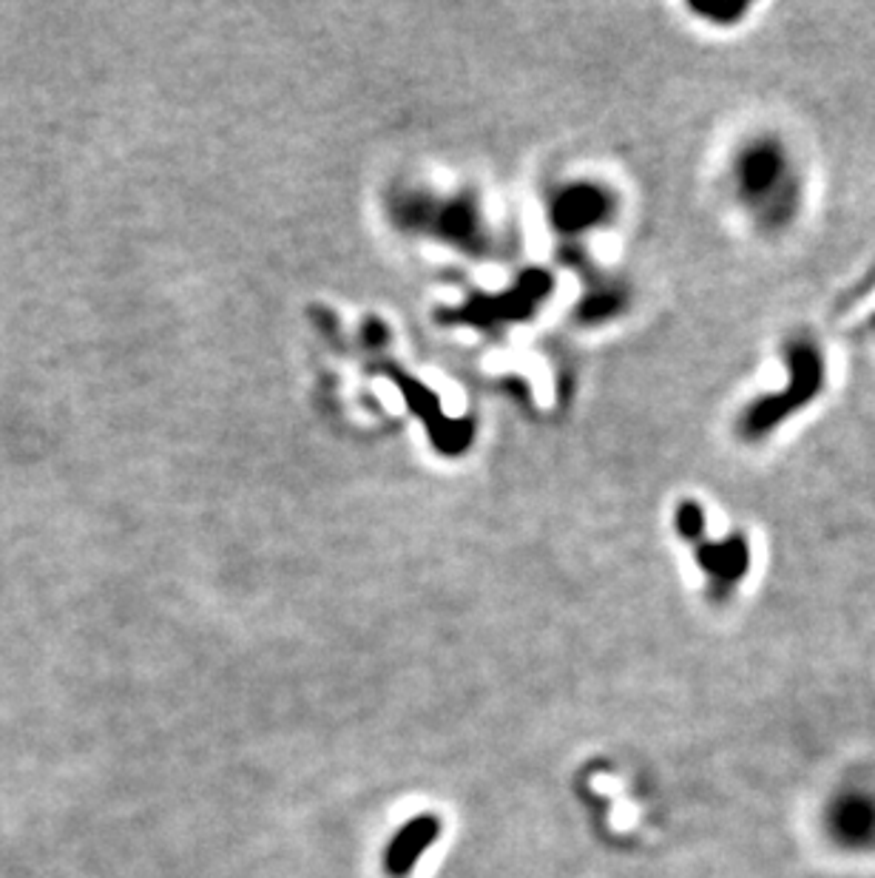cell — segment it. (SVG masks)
I'll return each mask as SVG.
<instances>
[{"instance_id":"1","label":"cell","mask_w":875,"mask_h":878,"mask_svg":"<svg viewBox=\"0 0 875 878\" xmlns=\"http://www.w3.org/2000/svg\"><path fill=\"white\" fill-rule=\"evenodd\" d=\"M432 834H438V825H432V819H421L415 825L406 827V834L401 836L399 845L393 847V852H386V867L393 872L410 870L415 856L421 852V847L430 845Z\"/></svg>"}]
</instances>
